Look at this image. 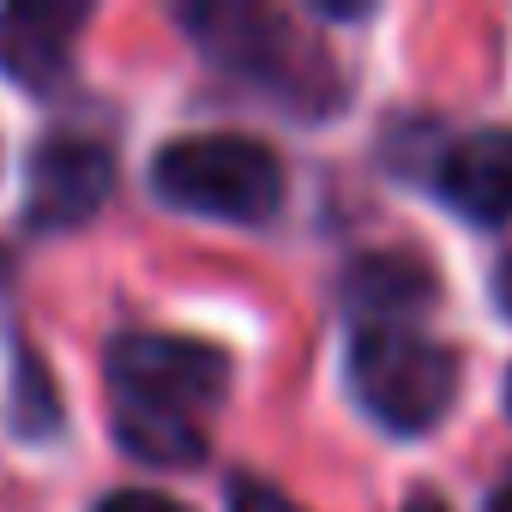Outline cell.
<instances>
[{"mask_svg":"<svg viewBox=\"0 0 512 512\" xmlns=\"http://www.w3.org/2000/svg\"><path fill=\"white\" fill-rule=\"evenodd\" d=\"M229 362L199 338L133 332L109 350V392H115V440L139 464H199L205 458V410L223 398Z\"/></svg>","mask_w":512,"mask_h":512,"instance_id":"6da1fadb","label":"cell"},{"mask_svg":"<svg viewBox=\"0 0 512 512\" xmlns=\"http://www.w3.org/2000/svg\"><path fill=\"white\" fill-rule=\"evenodd\" d=\"M494 296H500V308L512 314V260H506V266L494 272Z\"/></svg>","mask_w":512,"mask_h":512,"instance_id":"8fae6325","label":"cell"},{"mask_svg":"<svg viewBox=\"0 0 512 512\" xmlns=\"http://www.w3.org/2000/svg\"><path fill=\"white\" fill-rule=\"evenodd\" d=\"M115 187V163L97 139L55 133L31 157V223L37 229H73L85 223Z\"/></svg>","mask_w":512,"mask_h":512,"instance_id":"277c9868","label":"cell"},{"mask_svg":"<svg viewBox=\"0 0 512 512\" xmlns=\"http://www.w3.org/2000/svg\"><path fill=\"white\" fill-rule=\"evenodd\" d=\"M13 422H19L25 440H49L55 422H61V398H55V386H49L37 350H19V398H13Z\"/></svg>","mask_w":512,"mask_h":512,"instance_id":"ba28073f","label":"cell"},{"mask_svg":"<svg viewBox=\"0 0 512 512\" xmlns=\"http://www.w3.org/2000/svg\"><path fill=\"white\" fill-rule=\"evenodd\" d=\"M404 512H446V506H440V500H434V494H422V500H410V506H404Z\"/></svg>","mask_w":512,"mask_h":512,"instance_id":"4fadbf2b","label":"cell"},{"mask_svg":"<svg viewBox=\"0 0 512 512\" xmlns=\"http://www.w3.org/2000/svg\"><path fill=\"white\" fill-rule=\"evenodd\" d=\"M229 512H302L284 488H272V482H260V476H241L235 488H229Z\"/></svg>","mask_w":512,"mask_h":512,"instance_id":"9c48e42d","label":"cell"},{"mask_svg":"<svg viewBox=\"0 0 512 512\" xmlns=\"http://www.w3.org/2000/svg\"><path fill=\"white\" fill-rule=\"evenodd\" d=\"M350 302L368 314V326H398L410 308L434 302V278L404 253H374V260L350 266Z\"/></svg>","mask_w":512,"mask_h":512,"instance_id":"52a82bcc","label":"cell"},{"mask_svg":"<svg viewBox=\"0 0 512 512\" xmlns=\"http://www.w3.org/2000/svg\"><path fill=\"white\" fill-rule=\"evenodd\" d=\"M85 19L91 13L79 0H13L0 13V73L31 91H49L73 67V43Z\"/></svg>","mask_w":512,"mask_h":512,"instance_id":"5b68a950","label":"cell"},{"mask_svg":"<svg viewBox=\"0 0 512 512\" xmlns=\"http://www.w3.org/2000/svg\"><path fill=\"white\" fill-rule=\"evenodd\" d=\"M97 512H187V506L169 500V494H157V488H121V494H109Z\"/></svg>","mask_w":512,"mask_h":512,"instance_id":"30bf717a","label":"cell"},{"mask_svg":"<svg viewBox=\"0 0 512 512\" xmlns=\"http://www.w3.org/2000/svg\"><path fill=\"white\" fill-rule=\"evenodd\" d=\"M482 512H512V482H500V488L488 494V506H482Z\"/></svg>","mask_w":512,"mask_h":512,"instance_id":"7c38bea8","label":"cell"},{"mask_svg":"<svg viewBox=\"0 0 512 512\" xmlns=\"http://www.w3.org/2000/svg\"><path fill=\"white\" fill-rule=\"evenodd\" d=\"M151 187L163 205L187 217L260 223L284 199V163L272 145L247 139V133H187L157 151Z\"/></svg>","mask_w":512,"mask_h":512,"instance_id":"7a4b0ae2","label":"cell"},{"mask_svg":"<svg viewBox=\"0 0 512 512\" xmlns=\"http://www.w3.org/2000/svg\"><path fill=\"white\" fill-rule=\"evenodd\" d=\"M434 181H440V199H446L458 217H470V223H482V229L512 223V133L488 127V133L452 139Z\"/></svg>","mask_w":512,"mask_h":512,"instance_id":"8992f818","label":"cell"},{"mask_svg":"<svg viewBox=\"0 0 512 512\" xmlns=\"http://www.w3.org/2000/svg\"><path fill=\"white\" fill-rule=\"evenodd\" d=\"M506 404H512V380H506Z\"/></svg>","mask_w":512,"mask_h":512,"instance_id":"5bb4252c","label":"cell"},{"mask_svg":"<svg viewBox=\"0 0 512 512\" xmlns=\"http://www.w3.org/2000/svg\"><path fill=\"white\" fill-rule=\"evenodd\" d=\"M356 404L392 434H428L458 392V362L410 326H362L350 344Z\"/></svg>","mask_w":512,"mask_h":512,"instance_id":"3957f363","label":"cell"}]
</instances>
